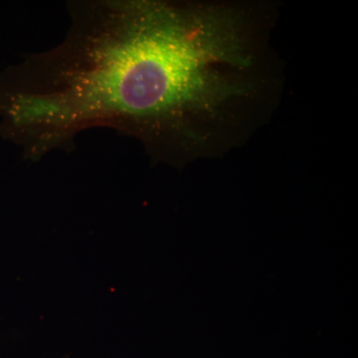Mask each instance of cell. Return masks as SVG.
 Listing matches in <instances>:
<instances>
[{
    "instance_id": "cell-1",
    "label": "cell",
    "mask_w": 358,
    "mask_h": 358,
    "mask_svg": "<svg viewBox=\"0 0 358 358\" xmlns=\"http://www.w3.org/2000/svg\"><path fill=\"white\" fill-rule=\"evenodd\" d=\"M51 50L0 73V134L37 162L108 127L181 166L228 152L275 108L279 60L258 4L76 0Z\"/></svg>"
}]
</instances>
